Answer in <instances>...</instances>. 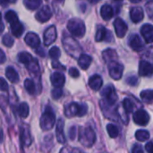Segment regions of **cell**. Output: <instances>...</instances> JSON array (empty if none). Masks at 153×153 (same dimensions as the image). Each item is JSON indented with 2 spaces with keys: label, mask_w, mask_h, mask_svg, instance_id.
<instances>
[{
  "label": "cell",
  "mask_w": 153,
  "mask_h": 153,
  "mask_svg": "<svg viewBox=\"0 0 153 153\" xmlns=\"http://www.w3.org/2000/svg\"><path fill=\"white\" fill-rule=\"evenodd\" d=\"M6 60V56H5V54L4 52L0 48V64H4Z\"/></svg>",
  "instance_id": "bcb514c9"
},
{
  "label": "cell",
  "mask_w": 153,
  "mask_h": 153,
  "mask_svg": "<svg viewBox=\"0 0 153 153\" xmlns=\"http://www.w3.org/2000/svg\"><path fill=\"white\" fill-rule=\"evenodd\" d=\"M100 0H89V2L91 3V4H97V3H99Z\"/></svg>",
  "instance_id": "f907efd6"
},
{
  "label": "cell",
  "mask_w": 153,
  "mask_h": 153,
  "mask_svg": "<svg viewBox=\"0 0 153 153\" xmlns=\"http://www.w3.org/2000/svg\"><path fill=\"white\" fill-rule=\"evenodd\" d=\"M15 2H16V0H0V4L3 6H5L9 4H13Z\"/></svg>",
  "instance_id": "7dc6e473"
},
{
  "label": "cell",
  "mask_w": 153,
  "mask_h": 153,
  "mask_svg": "<svg viewBox=\"0 0 153 153\" xmlns=\"http://www.w3.org/2000/svg\"><path fill=\"white\" fill-rule=\"evenodd\" d=\"M5 20L9 22L13 36H15L16 38H20L24 30V28H23V25L19 22L16 13L11 10L6 12Z\"/></svg>",
  "instance_id": "3957f363"
},
{
  "label": "cell",
  "mask_w": 153,
  "mask_h": 153,
  "mask_svg": "<svg viewBox=\"0 0 153 153\" xmlns=\"http://www.w3.org/2000/svg\"><path fill=\"white\" fill-rule=\"evenodd\" d=\"M75 134H76V127L75 126H72L69 130V137L71 140H74L75 138Z\"/></svg>",
  "instance_id": "7bdbcfd3"
},
{
  "label": "cell",
  "mask_w": 153,
  "mask_h": 153,
  "mask_svg": "<svg viewBox=\"0 0 153 153\" xmlns=\"http://www.w3.org/2000/svg\"><path fill=\"white\" fill-rule=\"evenodd\" d=\"M102 84H103V80H102L101 76L99 74H94L89 79V86L93 91H97L100 90V88L102 87Z\"/></svg>",
  "instance_id": "44dd1931"
},
{
  "label": "cell",
  "mask_w": 153,
  "mask_h": 153,
  "mask_svg": "<svg viewBox=\"0 0 153 153\" xmlns=\"http://www.w3.org/2000/svg\"><path fill=\"white\" fill-rule=\"evenodd\" d=\"M141 99L146 103H152L153 102V90H145L143 91L140 94Z\"/></svg>",
  "instance_id": "4dcf8cb0"
},
{
  "label": "cell",
  "mask_w": 153,
  "mask_h": 153,
  "mask_svg": "<svg viewBox=\"0 0 153 153\" xmlns=\"http://www.w3.org/2000/svg\"><path fill=\"white\" fill-rule=\"evenodd\" d=\"M0 91H8V84H7L6 81L2 77H0Z\"/></svg>",
  "instance_id": "ab89813d"
},
{
  "label": "cell",
  "mask_w": 153,
  "mask_h": 153,
  "mask_svg": "<svg viewBox=\"0 0 153 153\" xmlns=\"http://www.w3.org/2000/svg\"><path fill=\"white\" fill-rule=\"evenodd\" d=\"M31 135L29 130V127L24 125L21 128V143L22 146H30L31 144Z\"/></svg>",
  "instance_id": "ffe728a7"
},
{
  "label": "cell",
  "mask_w": 153,
  "mask_h": 153,
  "mask_svg": "<svg viewBox=\"0 0 153 153\" xmlns=\"http://www.w3.org/2000/svg\"><path fill=\"white\" fill-rule=\"evenodd\" d=\"M5 75H6V78L13 83H16L19 82V74H17L15 69L13 68L12 66H8L6 68Z\"/></svg>",
  "instance_id": "d4e9b609"
},
{
  "label": "cell",
  "mask_w": 153,
  "mask_h": 153,
  "mask_svg": "<svg viewBox=\"0 0 153 153\" xmlns=\"http://www.w3.org/2000/svg\"><path fill=\"white\" fill-rule=\"evenodd\" d=\"M73 153H84V152H82V151H80V150H78V149H75V150H74V152Z\"/></svg>",
  "instance_id": "816d5d0a"
},
{
  "label": "cell",
  "mask_w": 153,
  "mask_h": 153,
  "mask_svg": "<svg viewBox=\"0 0 153 153\" xmlns=\"http://www.w3.org/2000/svg\"><path fill=\"white\" fill-rule=\"evenodd\" d=\"M145 8H146V13L148 14V17L152 21H153V0H149L146 3Z\"/></svg>",
  "instance_id": "8d00e7d4"
},
{
  "label": "cell",
  "mask_w": 153,
  "mask_h": 153,
  "mask_svg": "<svg viewBox=\"0 0 153 153\" xmlns=\"http://www.w3.org/2000/svg\"><path fill=\"white\" fill-rule=\"evenodd\" d=\"M109 36H111V32L107 30V29L105 27H102V26H100L98 30H97V33H96V36H95V39L96 41L100 42V41H102V40H109Z\"/></svg>",
  "instance_id": "7402d4cb"
},
{
  "label": "cell",
  "mask_w": 153,
  "mask_h": 153,
  "mask_svg": "<svg viewBox=\"0 0 153 153\" xmlns=\"http://www.w3.org/2000/svg\"><path fill=\"white\" fill-rule=\"evenodd\" d=\"M100 14L101 17L105 20V21H108L110 20L113 15H114V10L112 8L111 5L109 4H104L101 9H100Z\"/></svg>",
  "instance_id": "cb8c5ba5"
},
{
  "label": "cell",
  "mask_w": 153,
  "mask_h": 153,
  "mask_svg": "<svg viewBox=\"0 0 153 153\" xmlns=\"http://www.w3.org/2000/svg\"><path fill=\"white\" fill-rule=\"evenodd\" d=\"M107 131L111 138H117L119 135V129L113 124H108L107 126Z\"/></svg>",
  "instance_id": "d6a6232c"
},
{
  "label": "cell",
  "mask_w": 153,
  "mask_h": 153,
  "mask_svg": "<svg viewBox=\"0 0 153 153\" xmlns=\"http://www.w3.org/2000/svg\"><path fill=\"white\" fill-rule=\"evenodd\" d=\"M145 149L148 153H153V143H148L145 145Z\"/></svg>",
  "instance_id": "f6af8a7d"
},
{
  "label": "cell",
  "mask_w": 153,
  "mask_h": 153,
  "mask_svg": "<svg viewBox=\"0 0 153 153\" xmlns=\"http://www.w3.org/2000/svg\"><path fill=\"white\" fill-rule=\"evenodd\" d=\"M67 29L70 33L76 38L83 37L86 32L84 22L78 18H73L69 20V22H67Z\"/></svg>",
  "instance_id": "8992f818"
},
{
  "label": "cell",
  "mask_w": 153,
  "mask_h": 153,
  "mask_svg": "<svg viewBox=\"0 0 153 153\" xmlns=\"http://www.w3.org/2000/svg\"><path fill=\"white\" fill-rule=\"evenodd\" d=\"M64 126H65V122L62 118L58 119L56 123V140L59 143L64 144L65 143V136L64 133Z\"/></svg>",
  "instance_id": "d6986e66"
},
{
  "label": "cell",
  "mask_w": 153,
  "mask_h": 153,
  "mask_svg": "<svg viewBox=\"0 0 153 153\" xmlns=\"http://www.w3.org/2000/svg\"><path fill=\"white\" fill-rule=\"evenodd\" d=\"M132 153H143V147L140 144H134L132 148Z\"/></svg>",
  "instance_id": "b9f144b4"
},
{
  "label": "cell",
  "mask_w": 153,
  "mask_h": 153,
  "mask_svg": "<svg viewBox=\"0 0 153 153\" xmlns=\"http://www.w3.org/2000/svg\"><path fill=\"white\" fill-rule=\"evenodd\" d=\"M130 17L131 20L134 22V23H138L140 22H142L144 18V13L142 7H138V6H134L130 10Z\"/></svg>",
  "instance_id": "e0dca14e"
},
{
  "label": "cell",
  "mask_w": 153,
  "mask_h": 153,
  "mask_svg": "<svg viewBox=\"0 0 153 153\" xmlns=\"http://www.w3.org/2000/svg\"><path fill=\"white\" fill-rule=\"evenodd\" d=\"M91 61H92L91 57L86 54H81L80 56L78 57V65L82 70L88 69L91 64Z\"/></svg>",
  "instance_id": "603a6c76"
},
{
  "label": "cell",
  "mask_w": 153,
  "mask_h": 153,
  "mask_svg": "<svg viewBox=\"0 0 153 153\" xmlns=\"http://www.w3.org/2000/svg\"><path fill=\"white\" fill-rule=\"evenodd\" d=\"M3 138H4V134H3V130L0 128V143L3 142Z\"/></svg>",
  "instance_id": "c3c4849f"
},
{
  "label": "cell",
  "mask_w": 153,
  "mask_h": 153,
  "mask_svg": "<svg viewBox=\"0 0 153 153\" xmlns=\"http://www.w3.org/2000/svg\"><path fill=\"white\" fill-rule=\"evenodd\" d=\"M69 75H70L71 77H73V78H77V77H79L80 73H79V71H78L76 68L72 67V68H70V70H69Z\"/></svg>",
  "instance_id": "60d3db41"
},
{
  "label": "cell",
  "mask_w": 153,
  "mask_h": 153,
  "mask_svg": "<svg viewBox=\"0 0 153 153\" xmlns=\"http://www.w3.org/2000/svg\"><path fill=\"white\" fill-rule=\"evenodd\" d=\"M115 30H116V34L117 35L118 38H123L125 37V35L127 32V24L124 22L123 19L121 18H117L113 23Z\"/></svg>",
  "instance_id": "7c38bea8"
},
{
  "label": "cell",
  "mask_w": 153,
  "mask_h": 153,
  "mask_svg": "<svg viewBox=\"0 0 153 153\" xmlns=\"http://www.w3.org/2000/svg\"><path fill=\"white\" fill-rule=\"evenodd\" d=\"M51 95H52V98L54 100H58L62 97L63 95V91L61 88H55L52 92H51Z\"/></svg>",
  "instance_id": "74e56055"
},
{
  "label": "cell",
  "mask_w": 153,
  "mask_h": 153,
  "mask_svg": "<svg viewBox=\"0 0 153 153\" xmlns=\"http://www.w3.org/2000/svg\"><path fill=\"white\" fill-rule=\"evenodd\" d=\"M57 37V33H56V29L54 25L49 26L45 31H44V37H43V40H44V44L45 46H49L52 43H54Z\"/></svg>",
  "instance_id": "30bf717a"
},
{
  "label": "cell",
  "mask_w": 153,
  "mask_h": 153,
  "mask_svg": "<svg viewBox=\"0 0 153 153\" xmlns=\"http://www.w3.org/2000/svg\"><path fill=\"white\" fill-rule=\"evenodd\" d=\"M24 41H25V43L29 47H30L32 48H35V49L38 48L39 47V45H40V39H39V37L36 33H34V32L27 33L25 38H24Z\"/></svg>",
  "instance_id": "4fadbf2b"
},
{
  "label": "cell",
  "mask_w": 153,
  "mask_h": 153,
  "mask_svg": "<svg viewBox=\"0 0 153 153\" xmlns=\"http://www.w3.org/2000/svg\"><path fill=\"white\" fill-rule=\"evenodd\" d=\"M49 56L53 59V60H57L58 57L61 56V51L57 47H53L50 48L49 50Z\"/></svg>",
  "instance_id": "d590c367"
},
{
  "label": "cell",
  "mask_w": 153,
  "mask_h": 153,
  "mask_svg": "<svg viewBox=\"0 0 153 153\" xmlns=\"http://www.w3.org/2000/svg\"><path fill=\"white\" fill-rule=\"evenodd\" d=\"M4 29V26L3 22H0V34H1L2 32H3Z\"/></svg>",
  "instance_id": "681fc988"
},
{
  "label": "cell",
  "mask_w": 153,
  "mask_h": 153,
  "mask_svg": "<svg viewBox=\"0 0 153 153\" xmlns=\"http://www.w3.org/2000/svg\"><path fill=\"white\" fill-rule=\"evenodd\" d=\"M1 20H2V15H1V13H0V22H1Z\"/></svg>",
  "instance_id": "db71d44e"
},
{
  "label": "cell",
  "mask_w": 153,
  "mask_h": 153,
  "mask_svg": "<svg viewBox=\"0 0 153 153\" xmlns=\"http://www.w3.org/2000/svg\"><path fill=\"white\" fill-rule=\"evenodd\" d=\"M52 66H53L54 68H56V69H62V70H65V66L61 65V64H60L58 61H56V60H54V61L52 62Z\"/></svg>",
  "instance_id": "ee69618b"
},
{
  "label": "cell",
  "mask_w": 153,
  "mask_h": 153,
  "mask_svg": "<svg viewBox=\"0 0 153 153\" xmlns=\"http://www.w3.org/2000/svg\"><path fill=\"white\" fill-rule=\"evenodd\" d=\"M62 41H63L64 48L71 56H73L74 58L80 56L82 48H81L80 45L78 44V42L74 38H72L71 36H69L68 34L64 32Z\"/></svg>",
  "instance_id": "6da1fadb"
},
{
  "label": "cell",
  "mask_w": 153,
  "mask_h": 153,
  "mask_svg": "<svg viewBox=\"0 0 153 153\" xmlns=\"http://www.w3.org/2000/svg\"><path fill=\"white\" fill-rule=\"evenodd\" d=\"M134 122L141 126H145L150 122V115L144 109H138L134 114Z\"/></svg>",
  "instance_id": "9c48e42d"
},
{
  "label": "cell",
  "mask_w": 153,
  "mask_h": 153,
  "mask_svg": "<svg viewBox=\"0 0 153 153\" xmlns=\"http://www.w3.org/2000/svg\"><path fill=\"white\" fill-rule=\"evenodd\" d=\"M55 124H56V115L53 109L49 106H48L39 120L40 128L44 131H48L53 128Z\"/></svg>",
  "instance_id": "5b68a950"
},
{
  "label": "cell",
  "mask_w": 153,
  "mask_h": 153,
  "mask_svg": "<svg viewBox=\"0 0 153 153\" xmlns=\"http://www.w3.org/2000/svg\"><path fill=\"white\" fill-rule=\"evenodd\" d=\"M108 68L109 75L112 79L117 80V81L121 79V77L123 75V72H124L123 65H121L120 63H118L116 60V61L109 62L108 65Z\"/></svg>",
  "instance_id": "ba28073f"
},
{
  "label": "cell",
  "mask_w": 153,
  "mask_h": 153,
  "mask_svg": "<svg viewBox=\"0 0 153 153\" xmlns=\"http://www.w3.org/2000/svg\"><path fill=\"white\" fill-rule=\"evenodd\" d=\"M24 88L30 95H34L36 93V85L34 82L30 79H26L24 81Z\"/></svg>",
  "instance_id": "f546056e"
},
{
  "label": "cell",
  "mask_w": 153,
  "mask_h": 153,
  "mask_svg": "<svg viewBox=\"0 0 153 153\" xmlns=\"http://www.w3.org/2000/svg\"><path fill=\"white\" fill-rule=\"evenodd\" d=\"M18 60H19V62L24 64L25 65H28L33 60V57L28 52H21L18 55Z\"/></svg>",
  "instance_id": "f1b7e54d"
},
{
  "label": "cell",
  "mask_w": 153,
  "mask_h": 153,
  "mask_svg": "<svg viewBox=\"0 0 153 153\" xmlns=\"http://www.w3.org/2000/svg\"><path fill=\"white\" fill-rule=\"evenodd\" d=\"M2 42H3V44H4L5 47H7V48H11V47L13 45L14 40H13V38L11 35H9V34H5V35H4V36H3V38H2Z\"/></svg>",
  "instance_id": "e575fe53"
},
{
  "label": "cell",
  "mask_w": 153,
  "mask_h": 153,
  "mask_svg": "<svg viewBox=\"0 0 153 153\" xmlns=\"http://www.w3.org/2000/svg\"><path fill=\"white\" fill-rule=\"evenodd\" d=\"M79 142L87 148H91L96 142V134L91 126L80 127L79 129Z\"/></svg>",
  "instance_id": "7a4b0ae2"
},
{
  "label": "cell",
  "mask_w": 153,
  "mask_h": 153,
  "mask_svg": "<svg viewBox=\"0 0 153 153\" xmlns=\"http://www.w3.org/2000/svg\"><path fill=\"white\" fill-rule=\"evenodd\" d=\"M116 1H121V0H116Z\"/></svg>",
  "instance_id": "9f6ffc18"
},
{
  "label": "cell",
  "mask_w": 153,
  "mask_h": 153,
  "mask_svg": "<svg viewBox=\"0 0 153 153\" xmlns=\"http://www.w3.org/2000/svg\"><path fill=\"white\" fill-rule=\"evenodd\" d=\"M153 74V66L148 61H141L139 65V75L141 76H151Z\"/></svg>",
  "instance_id": "2e32d148"
},
{
  "label": "cell",
  "mask_w": 153,
  "mask_h": 153,
  "mask_svg": "<svg viewBox=\"0 0 153 153\" xmlns=\"http://www.w3.org/2000/svg\"><path fill=\"white\" fill-rule=\"evenodd\" d=\"M126 83L129 84V85H131V86H135V85L138 83V79H137V77L134 76V75L129 76V77H127V79H126Z\"/></svg>",
  "instance_id": "f35d334b"
},
{
  "label": "cell",
  "mask_w": 153,
  "mask_h": 153,
  "mask_svg": "<svg viewBox=\"0 0 153 153\" xmlns=\"http://www.w3.org/2000/svg\"><path fill=\"white\" fill-rule=\"evenodd\" d=\"M123 108H124V109H125V111L126 113H131V112L134 111V104L130 99L126 98V99H125L123 100Z\"/></svg>",
  "instance_id": "836d02e7"
},
{
  "label": "cell",
  "mask_w": 153,
  "mask_h": 153,
  "mask_svg": "<svg viewBox=\"0 0 153 153\" xmlns=\"http://www.w3.org/2000/svg\"><path fill=\"white\" fill-rule=\"evenodd\" d=\"M151 137L150 133L146 130H138L135 133V138L136 140L140 141V142H145L147 140H149Z\"/></svg>",
  "instance_id": "1f68e13d"
},
{
  "label": "cell",
  "mask_w": 153,
  "mask_h": 153,
  "mask_svg": "<svg viewBox=\"0 0 153 153\" xmlns=\"http://www.w3.org/2000/svg\"><path fill=\"white\" fill-rule=\"evenodd\" d=\"M50 80H51V83L52 85L55 87V88H62L65 82V75L60 73V72H55L51 77H50Z\"/></svg>",
  "instance_id": "ac0fdd59"
},
{
  "label": "cell",
  "mask_w": 153,
  "mask_h": 153,
  "mask_svg": "<svg viewBox=\"0 0 153 153\" xmlns=\"http://www.w3.org/2000/svg\"><path fill=\"white\" fill-rule=\"evenodd\" d=\"M23 4L27 9L36 10L41 5L42 0H23Z\"/></svg>",
  "instance_id": "83f0119b"
},
{
  "label": "cell",
  "mask_w": 153,
  "mask_h": 153,
  "mask_svg": "<svg viewBox=\"0 0 153 153\" xmlns=\"http://www.w3.org/2000/svg\"><path fill=\"white\" fill-rule=\"evenodd\" d=\"M17 113L18 115L22 117V118H26L28 116H29V113H30V108H29V105L26 103V102H22L21 103L18 108H17Z\"/></svg>",
  "instance_id": "4316f807"
},
{
  "label": "cell",
  "mask_w": 153,
  "mask_h": 153,
  "mask_svg": "<svg viewBox=\"0 0 153 153\" xmlns=\"http://www.w3.org/2000/svg\"><path fill=\"white\" fill-rule=\"evenodd\" d=\"M56 1H58V2H63L64 0H56Z\"/></svg>",
  "instance_id": "11a10c76"
},
{
  "label": "cell",
  "mask_w": 153,
  "mask_h": 153,
  "mask_svg": "<svg viewBox=\"0 0 153 153\" xmlns=\"http://www.w3.org/2000/svg\"><path fill=\"white\" fill-rule=\"evenodd\" d=\"M51 16H52V11L50 7L48 5H44L37 12L35 18L39 22H46L51 18Z\"/></svg>",
  "instance_id": "8fae6325"
},
{
  "label": "cell",
  "mask_w": 153,
  "mask_h": 153,
  "mask_svg": "<svg viewBox=\"0 0 153 153\" xmlns=\"http://www.w3.org/2000/svg\"><path fill=\"white\" fill-rule=\"evenodd\" d=\"M141 34L146 43L153 42V25L152 24H144L141 28Z\"/></svg>",
  "instance_id": "9a60e30c"
},
{
  "label": "cell",
  "mask_w": 153,
  "mask_h": 153,
  "mask_svg": "<svg viewBox=\"0 0 153 153\" xmlns=\"http://www.w3.org/2000/svg\"><path fill=\"white\" fill-rule=\"evenodd\" d=\"M102 56H103L104 60H105L108 64L109 62L116 61L117 58V52H116L114 49H111V48H108V49H106L105 51H103Z\"/></svg>",
  "instance_id": "484cf974"
},
{
  "label": "cell",
  "mask_w": 153,
  "mask_h": 153,
  "mask_svg": "<svg viewBox=\"0 0 153 153\" xmlns=\"http://www.w3.org/2000/svg\"><path fill=\"white\" fill-rule=\"evenodd\" d=\"M128 43H129L130 48H133L134 51H141L144 48V45H143L141 38L137 34L131 35L128 39Z\"/></svg>",
  "instance_id": "5bb4252c"
},
{
  "label": "cell",
  "mask_w": 153,
  "mask_h": 153,
  "mask_svg": "<svg viewBox=\"0 0 153 153\" xmlns=\"http://www.w3.org/2000/svg\"><path fill=\"white\" fill-rule=\"evenodd\" d=\"M100 95L104 98V100L102 102L107 105L114 106L117 100V95L116 93L115 88L112 85L106 86L100 92Z\"/></svg>",
  "instance_id": "52a82bcc"
},
{
  "label": "cell",
  "mask_w": 153,
  "mask_h": 153,
  "mask_svg": "<svg viewBox=\"0 0 153 153\" xmlns=\"http://www.w3.org/2000/svg\"><path fill=\"white\" fill-rule=\"evenodd\" d=\"M130 2H132V3H134V4H136V3H139V2H141L142 0H129Z\"/></svg>",
  "instance_id": "f5cc1de1"
},
{
  "label": "cell",
  "mask_w": 153,
  "mask_h": 153,
  "mask_svg": "<svg viewBox=\"0 0 153 153\" xmlns=\"http://www.w3.org/2000/svg\"><path fill=\"white\" fill-rule=\"evenodd\" d=\"M88 106L84 103L78 104L76 102H72L65 108V115L67 117H83L87 114Z\"/></svg>",
  "instance_id": "277c9868"
}]
</instances>
